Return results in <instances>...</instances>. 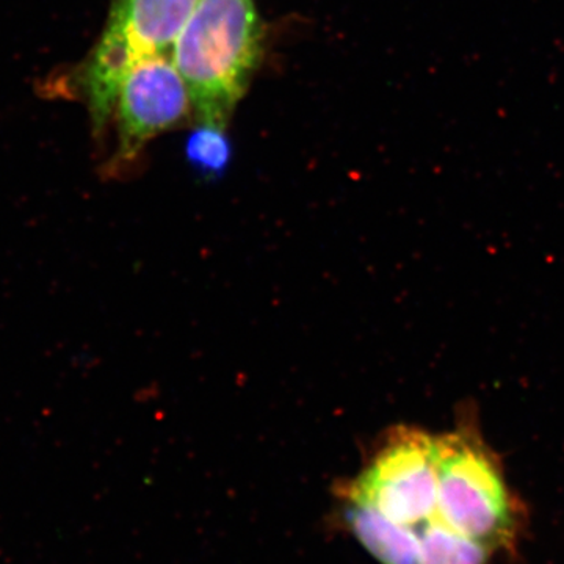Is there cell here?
<instances>
[{
    "instance_id": "6da1fadb",
    "label": "cell",
    "mask_w": 564,
    "mask_h": 564,
    "mask_svg": "<svg viewBox=\"0 0 564 564\" xmlns=\"http://www.w3.org/2000/svg\"><path fill=\"white\" fill-rule=\"evenodd\" d=\"M254 0H198L174 43V65L199 124L228 128L262 57Z\"/></svg>"
},
{
    "instance_id": "7a4b0ae2",
    "label": "cell",
    "mask_w": 564,
    "mask_h": 564,
    "mask_svg": "<svg viewBox=\"0 0 564 564\" xmlns=\"http://www.w3.org/2000/svg\"><path fill=\"white\" fill-rule=\"evenodd\" d=\"M198 0H111L106 28L70 85L87 104L96 137L106 133L122 80L139 63L172 55Z\"/></svg>"
},
{
    "instance_id": "3957f363",
    "label": "cell",
    "mask_w": 564,
    "mask_h": 564,
    "mask_svg": "<svg viewBox=\"0 0 564 564\" xmlns=\"http://www.w3.org/2000/svg\"><path fill=\"white\" fill-rule=\"evenodd\" d=\"M436 447L440 486L433 519L489 549L503 544L513 516L499 470L466 437H437Z\"/></svg>"
},
{
    "instance_id": "277c9868",
    "label": "cell",
    "mask_w": 564,
    "mask_h": 564,
    "mask_svg": "<svg viewBox=\"0 0 564 564\" xmlns=\"http://www.w3.org/2000/svg\"><path fill=\"white\" fill-rule=\"evenodd\" d=\"M437 486L436 440L403 430L351 486L350 502L415 532L436 514Z\"/></svg>"
},
{
    "instance_id": "5b68a950",
    "label": "cell",
    "mask_w": 564,
    "mask_h": 564,
    "mask_svg": "<svg viewBox=\"0 0 564 564\" xmlns=\"http://www.w3.org/2000/svg\"><path fill=\"white\" fill-rule=\"evenodd\" d=\"M191 110V93L172 55L133 66L122 80L111 115L118 139L111 169L135 161L148 141L180 124Z\"/></svg>"
},
{
    "instance_id": "8992f818",
    "label": "cell",
    "mask_w": 564,
    "mask_h": 564,
    "mask_svg": "<svg viewBox=\"0 0 564 564\" xmlns=\"http://www.w3.org/2000/svg\"><path fill=\"white\" fill-rule=\"evenodd\" d=\"M348 518L356 538L381 564H421V543L413 530L358 503L348 508Z\"/></svg>"
},
{
    "instance_id": "52a82bcc",
    "label": "cell",
    "mask_w": 564,
    "mask_h": 564,
    "mask_svg": "<svg viewBox=\"0 0 564 564\" xmlns=\"http://www.w3.org/2000/svg\"><path fill=\"white\" fill-rule=\"evenodd\" d=\"M421 543V564H486L491 549L432 519L415 530Z\"/></svg>"
},
{
    "instance_id": "ba28073f",
    "label": "cell",
    "mask_w": 564,
    "mask_h": 564,
    "mask_svg": "<svg viewBox=\"0 0 564 564\" xmlns=\"http://www.w3.org/2000/svg\"><path fill=\"white\" fill-rule=\"evenodd\" d=\"M188 162L198 170L202 176H221L231 159L226 129L199 124L187 141Z\"/></svg>"
}]
</instances>
